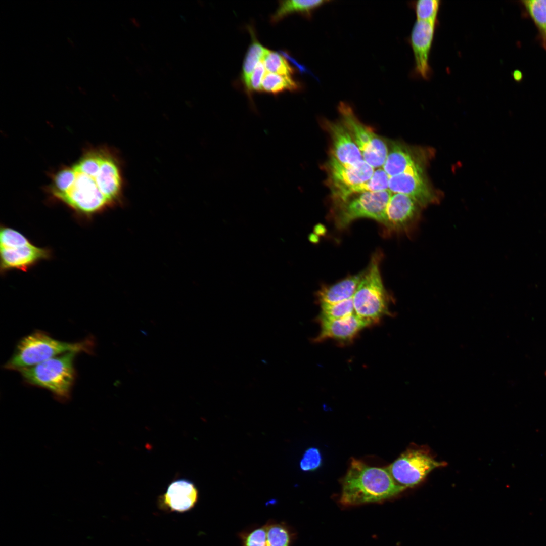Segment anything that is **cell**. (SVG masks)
Wrapping results in <instances>:
<instances>
[{
	"instance_id": "18",
	"label": "cell",
	"mask_w": 546,
	"mask_h": 546,
	"mask_svg": "<svg viewBox=\"0 0 546 546\" xmlns=\"http://www.w3.org/2000/svg\"><path fill=\"white\" fill-rule=\"evenodd\" d=\"M389 176L382 167L376 168L369 180L350 187L332 191V196L337 204L355 194L387 190L389 187Z\"/></svg>"
},
{
	"instance_id": "34",
	"label": "cell",
	"mask_w": 546,
	"mask_h": 546,
	"mask_svg": "<svg viewBox=\"0 0 546 546\" xmlns=\"http://www.w3.org/2000/svg\"><path fill=\"white\" fill-rule=\"evenodd\" d=\"M68 41L69 43H70V44L71 45H72V46H73V45H74V43H73V42L72 41H71V39H70V38H68Z\"/></svg>"
},
{
	"instance_id": "31",
	"label": "cell",
	"mask_w": 546,
	"mask_h": 546,
	"mask_svg": "<svg viewBox=\"0 0 546 546\" xmlns=\"http://www.w3.org/2000/svg\"><path fill=\"white\" fill-rule=\"evenodd\" d=\"M514 77L517 80H519L521 78V72H519L518 71H517L516 72H514Z\"/></svg>"
},
{
	"instance_id": "28",
	"label": "cell",
	"mask_w": 546,
	"mask_h": 546,
	"mask_svg": "<svg viewBox=\"0 0 546 546\" xmlns=\"http://www.w3.org/2000/svg\"><path fill=\"white\" fill-rule=\"evenodd\" d=\"M242 546H267L266 525L240 534Z\"/></svg>"
},
{
	"instance_id": "23",
	"label": "cell",
	"mask_w": 546,
	"mask_h": 546,
	"mask_svg": "<svg viewBox=\"0 0 546 546\" xmlns=\"http://www.w3.org/2000/svg\"><path fill=\"white\" fill-rule=\"evenodd\" d=\"M318 319L338 320L354 313L352 298L333 304H322Z\"/></svg>"
},
{
	"instance_id": "30",
	"label": "cell",
	"mask_w": 546,
	"mask_h": 546,
	"mask_svg": "<svg viewBox=\"0 0 546 546\" xmlns=\"http://www.w3.org/2000/svg\"><path fill=\"white\" fill-rule=\"evenodd\" d=\"M266 73V69L262 61L255 67L252 73L246 89L248 94L253 92H261V83Z\"/></svg>"
},
{
	"instance_id": "14",
	"label": "cell",
	"mask_w": 546,
	"mask_h": 546,
	"mask_svg": "<svg viewBox=\"0 0 546 546\" xmlns=\"http://www.w3.org/2000/svg\"><path fill=\"white\" fill-rule=\"evenodd\" d=\"M51 251L33 244L14 248H1V271L17 269L25 271L39 261L51 257Z\"/></svg>"
},
{
	"instance_id": "15",
	"label": "cell",
	"mask_w": 546,
	"mask_h": 546,
	"mask_svg": "<svg viewBox=\"0 0 546 546\" xmlns=\"http://www.w3.org/2000/svg\"><path fill=\"white\" fill-rule=\"evenodd\" d=\"M321 330L315 342L332 339L340 343L351 341L367 325L355 312L338 320L318 319Z\"/></svg>"
},
{
	"instance_id": "6",
	"label": "cell",
	"mask_w": 546,
	"mask_h": 546,
	"mask_svg": "<svg viewBox=\"0 0 546 546\" xmlns=\"http://www.w3.org/2000/svg\"><path fill=\"white\" fill-rule=\"evenodd\" d=\"M338 110L341 121L349 131L363 159L375 169L382 167L388 151L387 142L360 122L347 104L341 102Z\"/></svg>"
},
{
	"instance_id": "27",
	"label": "cell",
	"mask_w": 546,
	"mask_h": 546,
	"mask_svg": "<svg viewBox=\"0 0 546 546\" xmlns=\"http://www.w3.org/2000/svg\"><path fill=\"white\" fill-rule=\"evenodd\" d=\"M534 22L546 35V0L522 1Z\"/></svg>"
},
{
	"instance_id": "10",
	"label": "cell",
	"mask_w": 546,
	"mask_h": 546,
	"mask_svg": "<svg viewBox=\"0 0 546 546\" xmlns=\"http://www.w3.org/2000/svg\"><path fill=\"white\" fill-rule=\"evenodd\" d=\"M437 24L416 20L410 37L414 56L415 71L417 75L425 79H428L432 73L429 64V54Z\"/></svg>"
},
{
	"instance_id": "3",
	"label": "cell",
	"mask_w": 546,
	"mask_h": 546,
	"mask_svg": "<svg viewBox=\"0 0 546 546\" xmlns=\"http://www.w3.org/2000/svg\"><path fill=\"white\" fill-rule=\"evenodd\" d=\"M77 353L67 352L18 371L26 383L46 389L57 399L65 401L75 381L74 362Z\"/></svg>"
},
{
	"instance_id": "29",
	"label": "cell",
	"mask_w": 546,
	"mask_h": 546,
	"mask_svg": "<svg viewBox=\"0 0 546 546\" xmlns=\"http://www.w3.org/2000/svg\"><path fill=\"white\" fill-rule=\"evenodd\" d=\"M322 464V456L315 447L308 448L300 462V467L304 471H312L318 469Z\"/></svg>"
},
{
	"instance_id": "5",
	"label": "cell",
	"mask_w": 546,
	"mask_h": 546,
	"mask_svg": "<svg viewBox=\"0 0 546 546\" xmlns=\"http://www.w3.org/2000/svg\"><path fill=\"white\" fill-rule=\"evenodd\" d=\"M391 194L389 190L364 192L352 195L337 203V226L344 228L359 218H370L384 224L385 210Z\"/></svg>"
},
{
	"instance_id": "12",
	"label": "cell",
	"mask_w": 546,
	"mask_h": 546,
	"mask_svg": "<svg viewBox=\"0 0 546 546\" xmlns=\"http://www.w3.org/2000/svg\"><path fill=\"white\" fill-rule=\"evenodd\" d=\"M326 167L331 192L363 183L372 177L375 170L365 160L356 164H345L332 155Z\"/></svg>"
},
{
	"instance_id": "11",
	"label": "cell",
	"mask_w": 546,
	"mask_h": 546,
	"mask_svg": "<svg viewBox=\"0 0 546 546\" xmlns=\"http://www.w3.org/2000/svg\"><path fill=\"white\" fill-rule=\"evenodd\" d=\"M198 498L195 484L187 479L179 478L170 482L165 492L159 496L158 506L166 512L185 513L195 507Z\"/></svg>"
},
{
	"instance_id": "21",
	"label": "cell",
	"mask_w": 546,
	"mask_h": 546,
	"mask_svg": "<svg viewBox=\"0 0 546 546\" xmlns=\"http://www.w3.org/2000/svg\"><path fill=\"white\" fill-rule=\"evenodd\" d=\"M300 88V83L291 76L266 72L262 81L261 92L276 95L286 90L296 92Z\"/></svg>"
},
{
	"instance_id": "22",
	"label": "cell",
	"mask_w": 546,
	"mask_h": 546,
	"mask_svg": "<svg viewBox=\"0 0 546 546\" xmlns=\"http://www.w3.org/2000/svg\"><path fill=\"white\" fill-rule=\"evenodd\" d=\"M267 546H290L292 536L283 523L268 522L266 524Z\"/></svg>"
},
{
	"instance_id": "25",
	"label": "cell",
	"mask_w": 546,
	"mask_h": 546,
	"mask_svg": "<svg viewBox=\"0 0 546 546\" xmlns=\"http://www.w3.org/2000/svg\"><path fill=\"white\" fill-rule=\"evenodd\" d=\"M439 0H418L415 1L413 7L417 20L437 24L438 13L440 6Z\"/></svg>"
},
{
	"instance_id": "8",
	"label": "cell",
	"mask_w": 546,
	"mask_h": 546,
	"mask_svg": "<svg viewBox=\"0 0 546 546\" xmlns=\"http://www.w3.org/2000/svg\"><path fill=\"white\" fill-rule=\"evenodd\" d=\"M388 190L391 193L410 196L422 207L438 200L424 176L422 163L411 167L401 174L389 177Z\"/></svg>"
},
{
	"instance_id": "26",
	"label": "cell",
	"mask_w": 546,
	"mask_h": 546,
	"mask_svg": "<svg viewBox=\"0 0 546 546\" xmlns=\"http://www.w3.org/2000/svg\"><path fill=\"white\" fill-rule=\"evenodd\" d=\"M1 248H14L30 245L29 240L18 231L2 226L0 232Z\"/></svg>"
},
{
	"instance_id": "2",
	"label": "cell",
	"mask_w": 546,
	"mask_h": 546,
	"mask_svg": "<svg viewBox=\"0 0 546 546\" xmlns=\"http://www.w3.org/2000/svg\"><path fill=\"white\" fill-rule=\"evenodd\" d=\"M93 340L89 339L78 342H67L54 339L44 332L37 331L24 337L19 341L5 368L18 371L69 352L89 354L93 352Z\"/></svg>"
},
{
	"instance_id": "20",
	"label": "cell",
	"mask_w": 546,
	"mask_h": 546,
	"mask_svg": "<svg viewBox=\"0 0 546 546\" xmlns=\"http://www.w3.org/2000/svg\"><path fill=\"white\" fill-rule=\"evenodd\" d=\"M270 51L263 47L252 35V41L249 47L243 63L241 79L245 88L249 78L256 65L262 61L265 55Z\"/></svg>"
},
{
	"instance_id": "4",
	"label": "cell",
	"mask_w": 546,
	"mask_h": 546,
	"mask_svg": "<svg viewBox=\"0 0 546 546\" xmlns=\"http://www.w3.org/2000/svg\"><path fill=\"white\" fill-rule=\"evenodd\" d=\"M378 258L373 257L352 297L355 313L368 326L389 314V298L384 286Z\"/></svg>"
},
{
	"instance_id": "19",
	"label": "cell",
	"mask_w": 546,
	"mask_h": 546,
	"mask_svg": "<svg viewBox=\"0 0 546 546\" xmlns=\"http://www.w3.org/2000/svg\"><path fill=\"white\" fill-rule=\"evenodd\" d=\"M326 1L288 0L279 2V7L271 17V22L277 23L289 14L298 13L310 17L312 12L327 2Z\"/></svg>"
},
{
	"instance_id": "9",
	"label": "cell",
	"mask_w": 546,
	"mask_h": 546,
	"mask_svg": "<svg viewBox=\"0 0 546 546\" xmlns=\"http://www.w3.org/2000/svg\"><path fill=\"white\" fill-rule=\"evenodd\" d=\"M422 207L412 197L392 193L385 210L384 225L395 231H407L418 223Z\"/></svg>"
},
{
	"instance_id": "1",
	"label": "cell",
	"mask_w": 546,
	"mask_h": 546,
	"mask_svg": "<svg viewBox=\"0 0 546 546\" xmlns=\"http://www.w3.org/2000/svg\"><path fill=\"white\" fill-rule=\"evenodd\" d=\"M405 489L395 483L386 468L353 458L342 480L340 502L347 506L381 502Z\"/></svg>"
},
{
	"instance_id": "17",
	"label": "cell",
	"mask_w": 546,
	"mask_h": 546,
	"mask_svg": "<svg viewBox=\"0 0 546 546\" xmlns=\"http://www.w3.org/2000/svg\"><path fill=\"white\" fill-rule=\"evenodd\" d=\"M362 274L349 276L333 285L323 287L317 294L320 304L336 303L352 298Z\"/></svg>"
},
{
	"instance_id": "32",
	"label": "cell",
	"mask_w": 546,
	"mask_h": 546,
	"mask_svg": "<svg viewBox=\"0 0 546 546\" xmlns=\"http://www.w3.org/2000/svg\"><path fill=\"white\" fill-rule=\"evenodd\" d=\"M78 88H79V89H79V91H80V92H81V93H82V94H85V93H86V91H85V89H84V88H83L82 87H78Z\"/></svg>"
},
{
	"instance_id": "33",
	"label": "cell",
	"mask_w": 546,
	"mask_h": 546,
	"mask_svg": "<svg viewBox=\"0 0 546 546\" xmlns=\"http://www.w3.org/2000/svg\"><path fill=\"white\" fill-rule=\"evenodd\" d=\"M131 21L136 26H139V23L138 22L136 21V20H135L134 18H132Z\"/></svg>"
},
{
	"instance_id": "16",
	"label": "cell",
	"mask_w": 546,
	"mask_h": 546,
	"mask_svg": "<svg viewBox=\"0 0 546 546\" xmlns=\"http://www.w3.org/2000/svg\"><path fill=\"white\" fill-rule=\"evenodd\" d=\"M417 154L408 147L399 142H390L382 168L389 177L401 174L411 167L422 163L421 157L417 156Z\"/></svg>"
},
{
	"instance_id": "24",
	"label": "cell",
	"mask_w": 546,
	"mask_h": 546,
	"mask_svg": "<svg viewBox=\"0 0 546 546\" xmlns=\"http://www.w3.org/2000/svg\"><path fill=\"white\" fill-rule=\"evenodd\" d=\"M262 62L268 72L280 75L291 76L295 69L280 54L270 51L265 55Z\"/></svg>"
},
{
	"instance_id": "13",
	"label": "cell",
	"mask_w": 546,
	"mask_h": 546,
	"mask_svg": "<svg viewBox=\"0 0 546 546\" xmlns=\"http://www.w3.org/2000/svg\"><path fill=\"white\" fill-rule=\"evenodd\" d=\"M332 142V153L339 162L356 164L363 159L361 153L349 131L342 121H325Z\"/></svg>"
},
{
	"instance_id": "7",
	"label": "cell",
	"mask_w": 546,
	"mask_h": 546,
	"mask_svg": "<svg viewBox=\"0 0 546 546\" xmlns=\"http://www.w3.org/2000/svg\"><path fill=\"white\" fill-rule=\"evenodd\" d=\"M446 464L435 460L423 450L410 449L386 469L395 483L406 489L418 485L432 470Z\"/></svg>"
}]
</instances>
